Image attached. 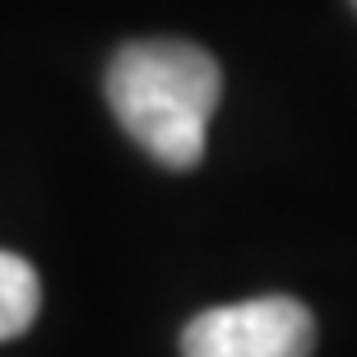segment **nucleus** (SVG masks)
<instances>
[{"instance_id": "f257e3e1", "label": "nucleus", "mask_w": 357, "mask_h": 357, "mask_svg": "<svg viewBox=\"0 0 357 357\" xmlns=\"http://www.w3.org/2000/svg\"><path fill=\"white\" fill-rule=\"evenodd\" d=\"M223 98V70L181 38L126 42L107 66V102L135 144L172 172L204 158L209 116Z\"/></svg>"}, {"instance_id": "f03ea898", "label": "nucleus", "mask_w": 357, "mask_h": 357, "mask_svg": "<svg viewBox=\"0 0 357 357\" xmlns=\"http://www.w3.org/2000/svg\"><path fill=\"white\" fill-rule=\"evenodd\" d=\"M316 320L297 297H255L199 311L181 334V357H311Z\"/></svg>"}, {"instance_id": "7ed1b4c3", "label": "nucleus", "mask_w": 357, "mask_h": 357, "mask_svg": "<svg viewBox=\"0 0 357 357\" xmlns=\"http://www.w3.org/2000/svg\"><path fill=\"white\" fill-rule=\"evenodd\" d=\"M38 306H42L38 269L28 265L24 255L0 251V344L19 339L38 320Z\"/></svg>"}, {"instance_id": "20e7f679", "label": "nucleus", "mask_w": 357, "mask_h": 357, "mask_svg": "<svg viewBox=\"0 0 357 357\" xmlns=\"http://www.w3.org/2000/svg\"><path fill=\"white\" fill-rule=\"evenodd\" d=\"M353 5H357V0H353Z\"/></svg>"}]
</instances>
